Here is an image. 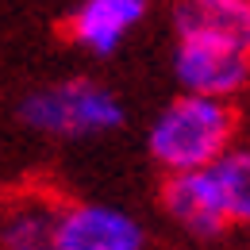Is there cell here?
I'll return each mask as SVG.
<instances>
[{"label":"cell","instance_id":"1","mask_svg":"<svg viewBox=\"0 0 250 250\" xmlns=\"http://www.w3.org/2000/svg\"><path fill=\"white\" fill-rule=\"evenodd\" d=\"M231 139H235V112L227 108V100L181 93L173 104L162 108L146 135V146L166 173H188L208 169L223 150L235 146Z\"/></svg>","mask_w":250,"mask_h":250},{"label":"cell","instance_id":"3","mask_svg":"<svg viewBox=\"0 0 250 250\" xmlns=\"http://www.w3.org/2000/svg\"><path fill=\"white\" fill-rule=\"evenodd\" d=\"M173 73L185 93L227 100L250 81V54L235 50V46L204 42V39H177Z\"/></svg>","mask_w":250,"mask_h":250},{"label":"cell","instance_id":"7","mask_svg":"<svg viewBox=\"0 0 250 250\" xmlns=\"http://www.w3.org/2000/svg\"><path fill=\"white\" fill-rule=\"evenodd\" d=\"M143 16L146 0H85L69 20V35L93 54H112L139 27Z\"/></svg>","mask_w":250,"mask_h":250},{"label":"cell","instance_id":"9","mask_svg":"<svg viewBox=\"0 0 250 250\" xmlns=\"http://www.w3.org/2000/svg\"><path fill=\"white\" fill-rule=\"evenodd\" d=\"M231 227H250V146H231L208 166Z\"/></svg>","mask_w":250,"mask_h":250},{"label":"cell","instance_id":"4","mask_svg":"<svg viewBox=\"0 0 250 250\" xmlns=\"http://www.w3.org/2000/svg\"><path fill=\"white\" fill-rule=\"evenodd\" d=\"M58 250H143V227L112 204H69L58 212Z\"/></svg>","mask_w":250,"mask_h":250},{"label":"cell","instance_id":"5","mask_svg":"<svg viewBox=\"0 0 250 250\" xmlns=\"http://www.w3.org/2000/svg\"><path fill=\"white\" fill-rule=\"evenodd\" d=\"M162 204L177 227H185L196 239H216L219 231L231 227L227 208L212 169H188V173H169L162 188Z\"/></svg>","mask_w":250,"mask_h":250},{"label":"cell","instance_id":"8","mask_svg":"<svg viewBox=\"0 0 250 250\" xmlns=\"http://www.w3.org/2000/svg\"><path fill=\"white\" fill-rule=\"evenodd\" d=\"M0 243L4 250H58V208L42 200L20 204L4 223Z\"/></svg>","mask_w":250,"mask_h":250},{"label":"cell","instance_id":"6","mask_svg":"<svg viewBox=\"0 0 250 250\" xmlns=\"http://www.w3.org/2000/svg\"><path fill=\"white\" fill-rule=\"evenodd\" d=\"M177 39H204L250 54V0H177Z\"/></svg>","mask_w":250,"mask_h":250},{"label":"cell","instance_id":"2","mask_svg":"<svg viewBox=\"0 0 250 250\" xmlns=\"http://www.w3.org/2000/svg\"><path fill=\"white\" fill-rule=\"evenodd\" d=\"M23 120L42 135H104L124 124V104L96 81H62L27 96Z\"/></svg>","mask_w":250,"mask_h":250}]
</instances>
